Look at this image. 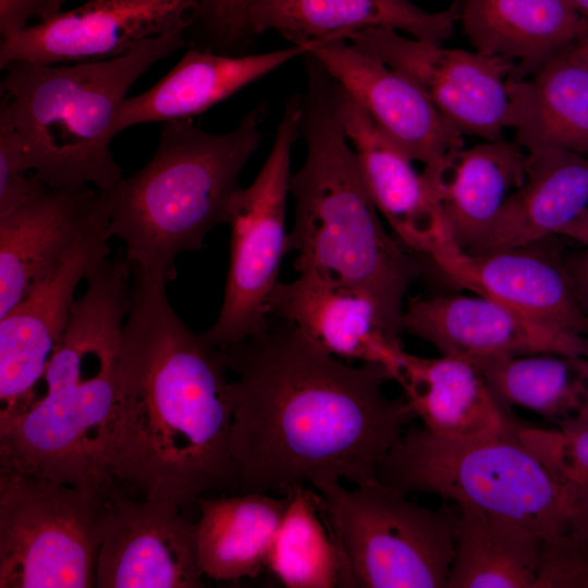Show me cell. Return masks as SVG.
Returning <instances> with one entry per match:
<instances>
[{
    "label": "cell",
    "instance_id": "f35d334b",
    "mask_svg": "<svg viewBox=\"0 0 588 588\" xmlns=\"http://www.w3.org/2000/svg\"><path fill=\"white\" fill-rule=\"evenodd\" d=\"M576 54L588 65V35L581 38L574 47Z\"/></svg>",
    "mask_w": 588,
    "mask_h": 588
},
{
    "label": "cell",
    "instance_id": "ba28073f",
    "mask_svg": "<svg viewBox=\"0 0 588 588\" xmlns=\"http://www.w3.org/2000/svg\"><path fill=\"white\" fill-rule=\"evenodd\" d=\"M340 560L339 587L446 588L457 512L428 509L380 480L313 487Z\"/></svg>",
    "mask_w": 588,
    "mask_h": 588
},
{
    "label": "cell",
    "instance_id": "ab89813d",
    "mask_svg": "<svg viewBox=\"0 0 588 588\" xmlns=\"http://www.w3.org/2000/svg\"><path fill=\"white\" fill-rule=\"evenodd\" d=\"M66 0H50L49 1V4H48V9H47V13H46V16L44 20L54 15L56 13L60 12L61 11V7L62 4L65 2ZM41 21V20H40Z\"/></svg>",
    "mask_w": 588,
    "mask_h": 588
},
{
    "label": "cell",
    "instance_id": "484cf974",
    "mask_svg": "<svg viewBox=\"0 0 588 588\" xmlns=\"http://www.w3.org/2000/svg\"><path fill=\"white\" fill-rule=\"evenodd\" d=\"M587 208L588 156L562 150L527 152L523 184L466 252L481 254L559 236Z\"/></svg>",
    "mask_w": 588,
    "mask_h": 588
},
{
    "label": "cell",
    "instance_id": "836d02e7",
    "mask_svg": "<svg viewBox=\"0 0 588 588\" xmlns=\"http://www.w3.org/2000/svg\"><path fill=\"white\" fill-rule=\"evenodd\" d=\"M553 445L565 471L588 493V426L553 430Z\"/></svg>",
    "mask_w": 588,
    "mask_h": 588
},
{
    "label": "cell",
    "instance_id": "277c9868",
    "mask_svg": "<svg viewBox=\"0 0 588 588\" xmlns=\"http://www.w3.org/2000/svg\"><path fill=\"white\" fill-rule=\"evenodd\" d=\"M303 166L292 175L295 220L286 253L299 274L355 289L370 297L401 333L405 295L418 265L383 229L357 155L343 127L338 84L314 56H304Z\"/></svg>",
    "mask_w": 588,
    "mask_h": 588
},
{
    "label": "cell",
    "instance_id": "f546056e",
    "mask_svg": "<svg viewBox=\"0 0 588 588\" xmlns=\"http://www.w3.org/2000/svg\"><path fill=\"white\" fill-rule=\"evenodd\" d=\"M478 367L506 407L536 413L561 431L588 426L587 356L536 353Z\"/></svg>",
    "mask_w": 588,
    "mask_h": 588
},
{
    "label": "cell",
    "instance_id": "d4e9b609",
    "mask_svg": "<svg viewBox=\"0 0 588 588\" xmlns=\"http://www.w3.org/2000/svg\"><path fill=\"white\" fill-rule=\"evenodd\" d=\"M458 22L475 50L532 74L588 35L571 0H460Z\"/></svg>",
    "mask_w": 588,
    "mask_h": 588
},
{
    "label": "cell",
    "instance_id": "4fadbf2b",
    "mask_svg": "<svg viewBox=\"0 0 588 588\" xmlns=\"http://www.w3.org/2000/svg\"><path fill=\"white\" fill-rule=\"evenodd\" d=\"M196 523L179 505L114 485L96 565L98 588H199Z\"/></svg>",
    "mask_w": 588,
    "mask_h": 588
},
{
    "label": "cell",
    "instance_id": "e0dca14e",
    "mask_svg": "<svg viewBox=\"0 0 588 588\" xmlns=\"http://www.w3.org/2000/svg\"><path fill=\"white\" fill-rule=\"evenodd\" d=\"M549 241L481 254L456 249L431 261L461 287L537 322L588 338V315L578 301L564 256Z\"/></svg>",
    "mask_w": 588,
    "mask_h": 588
},
{
    "label": "cell",
    "instance_id": "6da1fadb",
    "mask_svg": "<svg viewBox=\"0 0 588 588\" xmlns=\"http://www.w3.org/2000/svg\"><path fill=\"white\" fill-rule=\"evenodd\" d=\"M219 347L230 373V452L237 493L378 481L380 466L416 415L391 399L381 365L345 364L294 323Z\"/></svg>",
    "mask_w": 588,
    "mask_h": 588
},
{
    "label": "cell",
    "instance_id": "52a82bcc",
    "mask_svg": "<svg viewBox=\"0 0 588 588\" xmlns=\"http://www.w3.org/2000/svg\"><path fill=\"white\" fill-rule=\"evenodd\" d=\"M264 118L255 108L225 133L166 122L152 158L106 189L110 236L124 242L132 267L168 277L180 254L201 249L207 234L226 223L238 175L261 143Z\"/></svg>",
    "mask_w": 588,
    "mask_h": 588
},
{
    "label": "cell",
    "instance_id": "d590c367",
    "mask_svg": "<svg viewBox=\"0 0 588 588\" xmlns=\"http://www.w3.org/2000/svg\"><path fill=\"white\" fill-rule=\"evenodd\" d=\"M50 0H0L1 38L25 28L33 16L44 20Z\"/></svg>",
    "mask_w": 588,
    "mask_h": 588
},
{
    "label": "cell",
    "instance_id": "9a60e30c",
    "mask_svg": "<svg viewBox=\"0 0 588 588\" xmlns=\"http://www.w3.org/2000/svg\"><path fill=\"white\" fill-rule=\"evenodd\" d=\"M401 329L429 342L441 355L478 366L536 353L588 357V338L537 322L479 294L409 298Z\"/></svg>",
    "mask_w": 588,
    "mask_h": 588
},
{
    "label": "cell",
    "instance_id": "8fae6325",
    "mask_svg": "<svg viewBox=\"0 0 588 588\" xmlns=\"http://www.w3.org/2000/svg\"><path fill=\"white\" fill-rule=\"evenodd\" d=\"M346 40L409 77L461 134L502 139L507 130L515 63L444 47L388 28L352 32Z\"/></svg>",
    "mask_w": 588,
    "mask_h": 588
},
{
    "label": "cell",
    "instance_id": "ffe728a7",
    "mask_svg": "<svg viewBox=\"0 0 588 588\" xmlns=\"http://www.w3.org/2000/svg\"><path fill=\"white\" fill-rule=\"evenodd\" d=\"M268 315L297 326L331 355L383 366L392 380L404 351L400 334L366 294L311 275L278 282L267 298Z\"/></svg>",
    "mask_w": 588,
    "mask_h": 588
},
{
    "label": "cell",
    "instance_id": "7402d4cb",
    "mask_svg": "<svg viewBox=\"0 0 588 588\" xmlns=\"http://www.w3.org/2000/svg\"><path fill=\"white\" fill-rule=\"evenodd\" d=\"M527 152L504 138L460 147L422 176L461 250L470 249L490 229L526 175Z\"/></svg>",
    "mask_w": 588,
    "mask_h": 588
},
{
    "label": "cell",
    "instance_id": "8992f818",
    "mask_svg": "<svg viewBox=\"0 0 588 588\" xmlns=\"http://www.w3.org/2000/svg\"><path fill=\"white\" fill-rule=\"evenodd\" d=\"M191 24L114 59L8 64L0 117L22 136L32 172L56 187L93 185L106 191L120 182L122 169L110 144L126 94L151 65L186 45Z\"/></svg>",
    "mask_w": 588,
    "mask_h": 588
},
{
    "label": "cell",
    "instance_id": "44dd1931",
    "mask_svg": "<svg viewBox=\"0 0 588 588\" xmlns=\"http://www.w3.org/2000/svg\"><path fill=\"white\" fill-rule=\"evenodd\" d=\"M458 22L457 1L431 12L412 0H248L254 36L273 30L293 45L343 37L365 28H388L432 44H444Z\"/></svg>",
    "mask_w": 588,
    "mask_h": 588
},
{
    "label": "cell",
    "instance_id": "4316f807",
    "mask_svg": "<svg viewBox=\"0 0 588 588\" xmlns=\"http://www.w3.org/2000/svg\"><path fill=\"white\" fill-rule=\"evenodd\" d=\"M507 128L526 152L588 156V65L573 48L512 81Z\"/></svg>",
    "mask_w": 588,
    "mask_h": 588
},
{
    "label": "cell",
    "instance_id": "4dcf8cb0",
    "mask_svg": "<svg viewBox=\"0 0 588 588\" xmlns=\"http://www.w3.org/2000/svg\"><path fill=\"white\" fill-rule=\"evenodd\" d=\"M285 493L289 503L266 568L287 588L339 587V554L320 513L317 491L298 486Z\"/></svg>",
    "mask_w": 588,
    "mask_h": 588
},
{
    "label": "cell",
    "instance_id": "60d3db41",
    "mask_svg": "<svg viewBox=\"0 0 588 588\" xmlns=\"http://www.w3.org/2000/svg\"><path fill=\"white\" fill-rule=\"evenodd\" d=\"M581 16L588 17V0H571Z\"/></svg>",
    "mask_w": 588,
    "mask_h": 588
},
{
    "label": "cell",
    "instance_id": "1f68e13d",
    "mask_svg": "<svg viewBox=\"0 0 588 588\" xmlns=\"http://www.w3.org/2000/svg\"><path fill=\"white\" fill-rule=\"evenodd\" d=\"M45 184L32 172L22 136L0 117V217L26 201Z\"/></svg>",
    "mask_w": 588,
    "mask_h": 588
},
{
    "label": "cell",
    "instance_id": "83f0119b",
    "mask_svg": "<svg viewBox=\"0 0 588 588\" xmlns=\"http://www.w3.org/2000/svg\"><path fill=\"white\" fill-rule=\"evenodd\" d=\"M287 503V493L201 497L196 542L203 575L216 580L257 577L266 568Z\"/></svg>",
    "mask_w": 588,
    "mask_h": 588
},
{
    "label": "cell",
    "instance_id": "d6986e66",
    "mask_svg": "<svg viewBox=\"0 0 588 588\" xmlns=\"http://www.w3.org/2000/svg\"><path fill=\"white\" fill-rule=\"evenodd\" d=\"M93 185L45 184L0 217V317L63 258L106 201Z\"/></svg>",
    "mask_w": 588,
    "mask_h": 588
},
{
    "label": "cell",
    "instance_id": "3957f363",
    "mask_svg": "<svg viewBox=\"0 0 588 588\" xmlns=\"http://www.w3.org/2000/svg\"><path fill=\"white\" fill-rule=\"evenodd\" d=\"M86 283L48 362L46 393L0 429V468L109 491L131 265L106 257Z\"/></svg>",
    "mask_w": 588,
    "mask_h": 588
},
{
    "label": "cell",
    "instance_id": "e575fe53",
    "mask_svg": "<svg viewBox=\"0 0 588 588\" xmlns=\"http://www.w3.org/2000/svg\"><path fill=\"white\" fill-rule=\"evenodd\" d=\"M248 0H201L199 15L211 28L236 32L246 23Z\"/></svg>",
    "mask_w": 588,
    "mask_h": 588
},
{
    "label": "cell",
    "instance_id": "ac0fdd59",
    "mask_svg": "<svg viewBox=\"0 0 588 588\" xmlns=\"http://www.w3.org/2000/svg\"><path fill=\"white\" fill-rule=\"evenodd\" d=\"M338 99L371 198L399 241L430 260L460 249L413 160L339 84Z\"/></svg>",
    "mask_w": 588,
    "mask_h": 588
},
{
    "label": "cell",
    "instance_id": "7c38bea8",
    "mask_svg": "<svg viewBox=\"0 0 588 588\" xmlns=\"http://www.w3.org/2000/svg\"><path fill=\"white\" fill-rule=\"evenodd\" d=\"M88 226L16 305L0 317V429L35 401V387L69 323L74 292L109 256V194Z\"/></svg>",
    "mask_w": 588,
    "mask_h": 588
},
{
    "label": "cell",
    "instance_id": "5b68a950",
    "mask_svg": "<svg viewBox=\"0 0 588 588\" xmlns=\"http://www.w3.org/2000/svg\"><path fill=\"white\" fill-rule=\"evenodd\" d=\"M378 478L405 493H431L505 517L544 544L588 539V493L561 465L549 429L514 420L495 434L450 439L409 428Z\"/></svg>",
    "mask_w": 588,
    "mask_h": 588
},
{
    "label": "cell",
    "instance_id": "7a4b0ae2",
    "mask_svg": "<svg viewBox=\"0 0 588 588\" xmlns=\"http://www.w3.org/2000/svg\"><path fill=\"white\" fill-rule=\"evenodd\" d=\"M131 269L112 478L131 494L183 510L211 492H237L231 378L222 352L176 315L166 275Z\"/></svg>",
    "mask_w": 588,
    "mask_h": 588
},
{
    "label": "cell",
    "instance_id": "d6a6232c",
    "mask_svg": "<svg viewBox=\"0 0 588 588\" xmlns=\"http://www.w3.org/2000/svg\"><path fill=\"white\" fill-rule=\"evenodd\" d=\"M536 588H588V539L544 544Z\"/></svg>",
    "mask_w": 588,
    "mask_h": 588
},
{
    "label": "cell",
    "instance_id": "30bf717a",
    "mask_svg": "<svg viewBox=\"0 0 588 588\" xmlns=\"http://www.w3.org/2000/svg\"><path fill=\"white\" fill-rule=\"evenodd\" d=\"M301 115L302 95H294L285 103L259 173L230 203V264L223 301L215 323L200 333L212 346L240 343L269 326L267 298L279 282L286 254L291 154L301 135Z\"/></svg>",
    "mask_w": 588,
    "mask_h": 588
},
{
    "label": "cell",
    "instance_id": "2e32d148",
    "mask_svg": "<svg viewBox=\"0 0 588 588\" xmlns=\"http://www.w3.org/2000/svg\"><path fill=\"white\" fill-rule=\"evenodd\" d=\"M309 53L413 161L430 166L464 146L417 84L345 38L316 40Z\"/></svg>",
    "mask_w": 588,
    "mask_h": 588
},
{
    "label": "cell",
    "instance_id": "74e56055",
    "mask_svg": "<svg viewBox=\"0 0 588 588\" xmlns=\"http://www.w3.org/2000/svg\"><path fill=\"white\" fill-rule=\"evenodd\" d=\"M559 236L577 242L588 249V208L563 229Z\"/></svg>",
    "mask_w": 588,
    "mask_h": 588
},
{
    "label": "cell",
    "instance_id": "5bb4252c",
    "mask_svg": "<svg viewBox=\"0 0 588 588\" xmlns=\"http://www.w3.org/2000/svg\"><path fill=\"white\" fill-rule=\"evenodd\" d=\"M201 0H87L2 38L0 66L114 59L192 22Z\"/></svg>",
    "mask_w": 588,
    "mask_h": 588
},
{
    "label": "cell",
    "instance_id": "8d00e7d4",
    "mask_svg": "<svg viewBox=\"0 0 588 588\" xmlns=\"http://www.w3.org/2000/svg\"><path fill=\"white\" fill-rule=\"evenodd\" d=\"M578 301L588 315V249L564 256Z\"/></svg>",
    "mask_w": 588,
    "mask_h": 588
},
{
    "label": "cell",
    "instance_id": "603a6c76",
    "mask_svg": "<svg viewBox=\"0 0 588 588\" xmlns=\"http://www.w3.org/2000/svg\"><path fill=\"white\" fill-rule=\"evenodd\" d=\"M315 42L237 56L192 47L152 87L124 100L114 123L115 135L136 124L187 120L205 112L292 59L304 57Z\"/></svg>",
    "mask_w": 588,
    "mask_h": 588
},
{
    "label": "cell",
    "instance_id": "9c48e42d",
    "mask_svg": "<svg viewBox=\"0 0 588 588\" xmlns=\"http://www.w3.org/2000/svg\"><path fill=\"white\" fill-rule=\"evenodd\" d=\"M109 491L0 468V588L96 587Z\"/></svg>",
    "mask_w": 588,
    "mask_h": 588
},
{
    "label": "cell",
    "instance_id": "cb8c5ba5",
    "mask_svg": "<svg viewBox=\"0 0 588 588\" xmlns=\"http://www.w3.org/2000/svg\"><path fill=\"white\" fill-rule=\"evenodd\" d=\"M393 380L422 427L437 436L481 438L514 421L481 369L467 359L420 357L403 351Z\"/></svg>",
    "mask_w": 588,
    "mask_h": 588
},
{
    "label": "cell",
    "instance_id": "f1b7e54d",
    "mask_svg": "<svg viewBox=\"0 0 588 588\" xmlns=\"http://www.w3.org/2000/svg\"><path fill=\"white\" fill-rule=\"evenodd\" d=\"M446 588H536L543 540L505 517L457 506Z\"/></svg>",
    "mask_w": 588,
    "mask_h": 588
}]
</instances>
